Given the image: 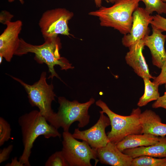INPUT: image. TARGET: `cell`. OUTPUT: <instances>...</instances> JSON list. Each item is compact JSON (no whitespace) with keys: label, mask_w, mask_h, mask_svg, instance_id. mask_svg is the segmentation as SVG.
Here are the masks:
<instances>
[{"label":"cell","mask_w":166,"mask_h":166,"mask_svg":"<svg viewBox=\"0 0 166 166\" xmlns=\"http://www.w3.org/2000/svg\"><path fill=\"white\" fill-rule=\"evenodd\" d=\"M116 0H109V2L114 3Z\"/></svg>","instance_id":"32"},{"label":"cell","mask_w":166,"mask_h":166,"mask_svg":"<svg viewBox=\"0 0 166 166\" xmlns=\"http://www.w3.org/2000/svg\"><path fill=\"white\" fill-rule=\"evenodd\" d=\"M161 166H166V162L162 164Z\"/></svg>","instance_id":"33"},{"label":"cell","mask_w":166,"mask_h":166,"mask_svg":"<svg viewBox=\"0 0 166 166\" xmlns=\"http://www.w3.org/2000/svg\"><path fill=\"white\" fill-rule=\"evenodd\" d=\"M140 122L142 133H149L164 136H166V124L161 122L160 116L151 110L141 113Z\"/></svg>","instance_id":"15"},{"label":"cell","mask_w":166,"mask_h":166,"mask_svg":"<svg viewBox=\"0 0 166 166\" xmlns=\"http://www.w3.org/2000/svg\"></svg>","instance_id":"35"},{"label":"cell","mask_w":166,"mask_h":166,"mask_svg":"<svg viewBox=\"0 0 166 166\" xmlns=\"http://www.w3.org/2000/svg\"><path fill=\"white\" fill-rule=\"evenodd\" d=\"M160 137L149 133L131 134L125 137L116 145L122 152L127 149L155 144L159 141Z\"/></svg>","instance_id":"17"},{"label":"cell","mask_w":166,"mask_h":166,"mask_svg":"<svg viewBox=\"0 0 166 166\" xmlns=\"http://www.w3.org/2000/svg\"><path fill=\"white\" fill-rule=\"evenodd\" d=\"M11 77L24 88L31 105L37 107L41 114L52 125L55 113L52 109L51 104L56 96L53 90V84H49L47 82L46 73L43 72L39 80L32 85L27 84L19 78Z\"/></svg>","instance_id":"6"},{"label":"cell","mask_w":166,"mask_h":166,"mask_svg":"<svg viewBox=\"0 0 166 166\" xmlns=\"http://www.w3.org/2000/svg\"><path fill=\"white\" fill-rule=\"evenodd\" d=\"M152 18V16L145 8L138 7L132 14V23L130 32L124 35L122 39L123 45L129 47L149 35L150 30L148 26Z\"/></svg>","instance_id":"10"},{"label":"cell","mask_w":166,"mask_h":166,"mask_svg":"<svg viewBox=\"0 0 166 166\" xmlns=\"http://www.w3.org/2000/svg\"><path fill=\"white\" fill-rule=\"evenodd\" d=\"M73 15V12L64 8H56L45 11L38 23L44 39L57 36L59 34L70 35L68 24Z\"/></svg>","instance_id":"8"},{"label":"cell","mask_w":166,"mask_h":166,"mask_svg":"<svg viewBox=\"0 0 166 166\" xmlns=\"http://www.w3.org/2000/svg\"><path fill=\"white\" fill-rule=\"evenodd\" d=\"M61 48V40L58 36L44 39V42L39 45L30 44L20 38L14 55L21 56L29 53H34V59L38 63H45L47 66L50 73L48 79L56 77L61 80L54 69L55 65H59L61 69L65 70L74 68L66 58L61 56L59 51Z\"/></svg>","instance_id":"2"},{"label":"cell","mask_w":166,"mask_h":166,"mask_svg":"<svg viewBox=\"0 0 166 166\" xmlns=\"http://www.w3.org/2000/svg\"><path fill=\"white\" fill-rule=\"evenodd\" d=\"M161 71L157 77H155L153 82L159 85L166 84V61L165 62L161 68Z\"/></svg>","instance_id":"24"},{"label":"cell","mask_w":166,"mask_h":166,"mask_svg":"<svg viewBox=\"0 0 166 166\" xmlns=\"http://www.w3.org/2000/svg\"><path fill=\"white\" fill-rule=\"evenodd\" d=\"M13 148L12 144H10L7 147L4 148L0 150V163L7 160L9 157L10 155Z\"/></svg>","instance_id":"25"},{"label":"cell","mask_w":166,"mask_h":166,"mask_svg":"<svg viewBox=\"0 0 166 166\" xmlns=\"http://www.w3.org/2000/svg\"><path fill=\"white\" fill-rule=\"evenodd\" d=\"M166 162V158H157L143 155L133 158L131 166H161Z\"/></svg>","instance_id":"19"},{"label":"cell","mask_w":166,"mask_h":166,"mask_svg":"<svg viewBox=\"0 0 166 166\" xmlns=\"http://www.w3.org/2000/svg\"><path fill=\"white\" fill-rule=\"evenodd\" d=\"M144 89L143 95L140 98L137 105L140 107L146 105L149 102L156 100L160 97L158 91L159 85L152 82L150 79H143Z\"/></svg>","instance_id":"18"},{"label":"cell","mask_w":166,"mask_h":166,"mask_svg":"<svg viewBox=\"0 0 166 166\" xmlns=\"http://www.w3.org/2000/svg\"><path fill=\"white\" fill-rule=\"evenodd\" d=\"M59 104L58 111L55 113L52 125L58 129L62 128L64 132L69 131L71 124L76 121L78 122L79 128L86 126L89 123L90 116L88 110L95 102L93 98L84 103L76 100L70 101L63 97L58 98Z\"/></svg>","instance_id":"5"},{"label":"cell","mask_w":166,"mask_h":166,"mask_svg":"<svg viewBox=\"0 0 166 166\" xmlns=\"http://www.w3.org/2000/svg\"><path fill=\"white\" fill-rule=\"evenodd\" d=\"M152 17L151 25L153 26L162 32H166V18L158 14L152 16Z\"/></svg>","instance_id":"23"},{"label":"cell","mask_w":166,"mask_h":166,"mask_svg":"<svg viewBox=\"0 0 166 166\" xmlns=\"http://www.w3.org/2000/svg\"><path fill=\"white\" fill-rule=\"evenodd\" d=\"M152 33L143 39L145 46L150 50L152 64L160 69L166 61V52L164 47L166 35L151 25Z\"/></svg>","instance_id":"12"},{"label":"cell","mask_w":166,"mask_h":166,"mask_svg":"<svg viewBox=\"0 0 166 166\" xmlns=\"http://www.w3.org/2000/svg\"><path fill=\"white\" fill-rule=\"evenodd\" d=\"M61 151L69 166H92L91 160L95 161L96 165L99 160L96 150L86 142L76 140L69 131L62 133Z\"/></svg>","instance_id":"7"},{"label":"cell","mask_w":166,"mask_h":166,"mask_svg":"<svg viewBox=\"0 0 166 166\" xmlns=\"http://www.w3.org/2000/svg\"><path fill=\"white\" fill-rule=\"evenodd\" d=\"M96 104L107 115L110 121L111 129L107 134L110 142L116 144L127 136L142 134L140 122L141 112L139 108L133 109L130 115L125 116L113 112L101 99L96 101Z\"/></svg>","instance_id":"4"},{"label":"cell","mask_w":166,"mask_h":166,"mask_svg":"<svg viewBox=\"0 0 166 166\" xmlns=\"http://www.w3.org/2000/svg\"><path fill=\"white\" fill-rule=\"evenodd\" d=\"M22 4H23L24 3V1L23 0H18ZM15 0H8V1L9 2H14Z\"/></svg>","instance_id":"30"},{"label":"cell","mask_w":166,"mask_h":166,"mask_svg":"<svg viewBox=\"0 0 166 166\" xmlns=\"http://www.w3.org/2000/svg\"><path fill=\"white\" fill-rule=\"evenodd\" d=\"M45 166H69L61 151L52 154L45 162Z\"/></svg>","instance_id":"21"},{"label":"cell","mask_w":166,"mask_h":166,"mask_svg":"<svg viewBox=\"0 0 166 166\" xmlns=\"http://www.w3.org/2000/svg\"><path fill=\"white\" fill-rule=\"evenodd\" d=\"M145 46L143 39L129 47V51L125 59L127 64L132 67L138 76L143 79H154L149 72L148 65L143 56V50Z\"/></svg>","instance_id":"13"},{"label":"cell","mask_w":166,"mask_h":166,"mask_svg":"<svg viewBox=\"0 0 166 166\" xmlns=\"http://www.w3.org/2000/svg\"><path fill=\"white\" fill-rule=\"evenodd\" d=\"M163 2L166 3V0H162Z\"/></svg>","instance_id":"34"},{"label":"cell","mask_w":166,"mask_h":166,"mask_svg":"<svg viewBox=\"0 0 166 166\" xmlns=\"http://www.w3.org/2000/svg\"><path fill=\"white\" fill-rule=\"evenodd\" d=\"M100 113L99 119L93 126L83 131L80 130L79 128H75L72 134L75 138L86 142L96 150L105 146L110 142L105 128L110 125V121L102 110Z\"/></svg>","instance_id":"9"},{"label":"cell","mask_w":166,"mask_h":166,"mask_svg":"<svg viewBox=\"0 0 166 166\" xmlns=\"http://www.w3.org/2000/svg\"><path fill=\"white\" fill-rule=\"evenodd\" d=\"M3 57L2 55L1 54H0V63L1 64L2 62V59Z\"/></svg>","instance_id":"31"},{"label":"cell","mask_w":166,"mask_h":166,"mask_svg":"<svg viewBox=\"0 0 166 166\" xmlns=\"http://www.w3.org/2000/svg\"><path fill=\"white\" fill-rule=\"evenodd\" d=\"M144 2L146 11L150 14L154 12L158 14H166V3L162 0H139Z\"/></svg>","instance_id":"20"},{"label":"cell","mask_w":166,"mask_h":166,"mask_svg":"<svg viewBox=\"0 0 166 166\" xmlns=\"http://www.w3.org/2000/svg\"><path fill=\"white\" fill-rule=\"evenodd\" d=\"M122 152L132 158L143 155L166 158V136H160L158 142L154 145L127 149Z\"/></svg>","instance_id":"16"},{"label":"cell","mask_w":166,"mask_h":166,"mask_svg":"<svg viewBox=\"0 0 166 166\" xmlns=\"http://www.w3.org/2000/svg\"><path fill=\"white\" fill-rule=\"evenodd\" d=\"M165 91L164 95L160 96L152 104V107L153 108H162L166 109V84L165 85Z\"/></svg>","instance_id":"26"},{"label":"cell","mask_w":166,"mask_h":166,"mask_svg":"<svg viewBox=\"0 0 166 166\" xmlns=\"http://www.w3.org/2000/svg\"><path fill=\"white\" fill-rule=\"evenodd\" d=\"M11 129L10 124L3 118L0 117V146L11 138Z\"/></svg>","instance_id":"22"},{"label":"cell","mask_w":166,"mask_h":166,"mask_svg":"<svg viewBox=\"0 0 166 166\" xmlns=\"http://www.w3.org/2000/svg\"><path fill=\"white\" fill-rule=\"evenodd\" d=\"M14 15L6 10H2L0 13V22L4 25L9 22H11Z\"/></svg>","instance_id":"27"},{"label":"cell","mask_w":166,"mask_h":166,"mask_svg":"<svg viewBox=\"0 0 166 166\" xmlns=\"http://www.w3.org/2000/svg\"><path fill=\"white\" fill-rule=\"evenodd\" d=\"M97 158L103 164L112 166H131L133 158L120 151L111 142L97 150Z\"/></svg>","instance_id":"14"},{"label":"cell","mask_w":166,"mask_h":166,"mask_svg":"<svg viewBox=\"0 0 166 166\" xmlns=\"http://www.w3.org/2000/svg\"><path fill=\"white\" fill-rule=\"evenodd\" d=\"M94 1L95 4L96 6L97 7L99 8L101 7L102 5V0H93ZM107 3H109V0H104Z\"/></svg>","instance_id":"29"},{"label":"cell","mask_w":166,"mask_h":166,"mask_svg":"<svg viewBox=\"0 0 166 166\" xmlns=\"http://www.w3.org/2000/svg\"><path fill=\"white\" fill-rule=\"evenodd\" d=\"M140 2L139 0H116L112 6H101L88 14L98 17L101 26L113 28L124 35L130 32L132 14L139 7Z\"/></svg>","instance_id":"3"},{"label":"cell","mask_w":166,"mask_h":166,"mask_svg":"<svg viewBox=\"0 0 166 166\" xmlns=\"http://www.w3.org/2000/svg\"><path fill=\"white\" fill-rule=\"evenodd\" d=\"M6 28L0 35V54L10 62L17 50L20 38L19 35L22 26L21 21L7 22Z\"/></svg>","instance_id":"11"},{"label":"cell","mask_w":166,"mask_h":166,"mask_svg":"<svg viewBox=\"0 0 166 166\" xmlns=\"http://www.w3.org/2000/svg\"><path fill=\"white\" fill-rule=\"evenodd\" d=\"M6 166H24L23 164L19 161L18 160L17 157H15L12 158L10 163L6 164Z\"/></svg>","instance_id":"28"},{"label":"cell","mask_w":166,"mask_h":166,"mask_svg":"<svg viewBox=\"0 0 166 166\" xmlns=\"http://www.w3.org/2000/svg\"><path fill=\"white\" fill-rule=\"evenodd\" d=\"M18 123L21 128L24 148L19 160L25 166H30L29 158L33 144L39 136L45 138L58 137L61 134L58 129L49 124L39 110H33L21 116Z\"/></svg>","instance_id":"1"}]
</instances>
